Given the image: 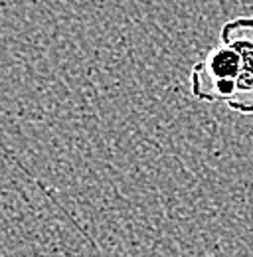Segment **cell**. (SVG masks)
<instances>
[{
  "label": "cell",
  "mask_w": 253,
  "mask_h": 257,
  "mask_svg": "<svg viewBox=\"0 0 253 257\" xmlns=\"http://www.w3.org/2000/svg\"><path fill=\"white\" fill-rule=\"evenodd\" d=\"M190 89L204 103H225L239 115H253V16L221 26L220 44L192 67Z\"/></svg>",
  "instance_id": "obj_1"
}]
</instances>
